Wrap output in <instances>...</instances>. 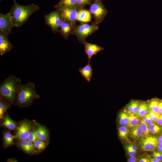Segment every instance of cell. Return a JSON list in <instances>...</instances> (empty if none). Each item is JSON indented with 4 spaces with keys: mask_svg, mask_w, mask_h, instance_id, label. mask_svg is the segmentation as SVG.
<instances>
[{
    "mask_svg": "<svg viewBox=\"0 0 162 162\" xmlns=\"http://www.w3.org/2000/svg\"><path fill=\"white\" fill-rule=\"evenodd\" d=\"M39 10L37 5H22L15 1L8 13L14 27L19 28L26 23L32 14Z\"/></svg>",
    "mask_w": 162,
    "mask_h": 162,
    "instance_id": "1",
    "label": "cell"
},
{
    "mask_svg": "<svg viewBox=\"0 0 162 162\" xmlns=\"http://www.w3.org/2000/svg\"><path fill=\"white\" fill-rule=\"evenodd\" d=\"M21 82V80L19 78L13 75L9 76L0 84V97L10 104L14 105Z\"/></svg>",
    "mask_w": 162,
    "mask_h": 162,
    "instance_id": "2",
    "label": "cell"
},
{
    "mask_svg": "<svg viewBox=\"0 0 162 162\" xmlns=\"http://www.w3.org/2000/svg\"><path fill=\"white\" fill-rule=\"evenodd\" d=\"M40 96L36 92L35 85L29 82L20 85L17 92L16 101L14 105L19 107H26L31 105L35 99Z\"/></svg>",
    "mask_w": 162,
    "mask_h": 162,
    "instance_id": "3",
    "label": "cell"
},
{
    "mask_svg": "<svg viewBox=\"0 0 162 162\" xmlns=\"http://www.w3.org/2000/svg\"><path fill=\"white\" fill-rule=\"evenodd\" d=\"M98 29V26L95 23L92 24L82 23L74 28L73 33L77 37L79 41L83 44L87 37Z\"/></svg>",
    "mask_w": 162,
    "mask_h": 162,
    "instance_id": "4",
    "label": "cell"
},
{
    "mask_svg": "<svg viewBox=\"0 0 162 162\" xmlns=\"http://www.w3.org/2000/svg\"><path fill=\"white\" fill-rule=\"evenodd\" d=\"M90 11L93 15L95 23L97 25L103 20L108 13L101 0H94L93 2L91 5Z\"/></svg>",
    "mask_w": 162,
    "mask_h": 162,
    "instance_id": "5",
    "label": "cell"
},
{
    "mask_svg": "<svg viewBox=\"0 0 162 162\" xmlns=\"http://www.w3.org/2000/svg\"><path fill=\"white\" fill-rule=\"evenodd\" d=\"M77 6L73 7H56L60 14L63 21H67L75 28L78 17V9Z\"/></svg>",
    "mask_w": 162,
    "mask_h": 162,
    "instance_id": "6",
    "label": "cell"
},
{
    "mask_svg": "<svg viewBox=\"0 0 162 162\" xmlns=\"http://www.w3.org/2000/svg\"><path fill=\"white\" fill-rule=\"evenodd\" d=\"M44 18L45 23L50 28L53 33L58 31L63 22L60 14L57 10L44 15Z\"/></svg>",
    "mask_w": 162,
    "mask_h": 162,
    "instance_id": "7",
    "label": "cell"
},
{
    "mask_svg": "<svg viewBox=\"0 0 162 162\" xmlns=\"http://www.w3.org/2000/svg\"><path fill=\"white\" fill-rule=\"evenodd\" d=\"M32 127L30 121L24 120L21 122L16 128L15 138L20 141L27 140L32 130Z\"/></svg>",
    "mask_w": 162,
    "mask_h": 162,
    "instance_id": "8",
    "label": "cell"
},
{
    "mask_svg": "<svg viewBox=\"0 0 162 162\" xmlns=\"http://www.w3.org/2000/svg\"><path fill=\"white\" fill-rule=\"evenodd\" d=\"M158 138L154 136H146L141 138L139 144L141 148L146 151L154 150L157 147Z\"/></svg>",
    "mask_w": 162,
    "mask_h": 162,
    "instance_id": "9",
    "label": "cell"
},
{
    "mask_svg": "<svg viewBox=\"0 0 162 162\" xmlns=\"http://www.w3.org/2000/svg\"><path fill=\"white\" fill-rule=\"evenodd\" d=\"M14 27L9 13L0 14V31L9 35Z\"/></svg>",
    "mask_w": 162,
    "mask_h": 162,
    "instance_id": "10",
    "label": "cell"
},
{
    "mask_svg": "<svg viewBox=\"0 0 162 162\" xmlns=\"http://www.w3.org/2000/svg\"><path fill=\"white\" fill-rule=\"evenodd\" d=\"M8 35L0 31V55L2 56L14 48V46L10 42Z\"/></svg>",
    "mask_w": 162,
    "mask_h": 162,
    "instance_id": "11",
    "label": "cell"
},
{
    "mask_svg": "<svg viewBox=\"0 0 162 162\" xmlns=\"http://www.w3.org/2000/svg\"><path fill=\"white\" fill-rule=\"evenodd\" d=\"M84 46L85 51L88 59L91 61L92 57L99 52L103 50L104 48L96 44L88 43L86 41L83 43Z\"/></svg>",
    "mask_w": 162,
    "mask_h": 162,
    "instance_id": "12",
    "label": "cell"
},
{
    "mask_svg": "<svg viewBox=\"0 0 162 162\" xmlns=\"http://www.w3.org/2000/svg\"><path fill=\"white\" fill-rule=\"evenodd\" d=\"M74 27L68 22L63 21L58 30L63 38L67 40L70 35L73 33Z\"/></svg>",
    "mask_w": 162,
    "mask_h": 162,
    "instance_id": "13",
    "label": "cell"
},
{
    "mask_svg": "<svg viewBox=\"0 0 162 162\" xmlns=\"http://www.w3.org/2000/svg\"><path fill=\"white\" fill-rule=\"evenodd\" d=\"M91 61H88L87 64L83 67L79 69V72L82 77L88 82H90L92 75L93 69L90 64Z\"/></svg>",
    "mask_w": 162,
    "mask_h": 162,
    "instance_id": "14",
    "label": "cell"
},
{
    "mask_svg": "<svg viewBox=\"0 0 162 162\" xmlns=\"http://www.w3.org/2000/svg\"><path fill=\"white\" fill-rule=\"evenodd\" d=\"M19 147L21 150L28 154H33L37 153L34 144L27 140L21 141L19 144Z\"/></svg>",
    "mask_w": 162,
    "mask_h": 162,
    "instance_id": "15",
    "label": "cell"
},
{
    "mask_svg": "<svg viewBox=\"0 0 162 162\" xmlns=\"http://www.w3.org/2000/svg\"><path fill=\"white\" fill-rule=\"evenodd\" d=\"M36 132L38 139L44 141L48 139L49 133L44 126L38 124L36 128Z\"/></svg>",
    "mask_w": 162,
    "mask_h": 162,
    "instance_id": "16",
    "label": "cell"
},
{
    "mask_svg": "<svg viewBox=\"0 0 162 162\" xmlns=\"http://www.w3.org/2000/svg\"><path fill=\"white\" fill-rule=\"evenodd\" d=\"M91 19V13L90 11L84 9L79 10L77 20L82 22H90Z\"/></svg>",
    "mask_w": 162,
    "mask_h": 162,
    "instance_id": "17",
    "label": "cell"
},
{
    "mask_svg": "<svg viewBox=\"0 0 162 162\" xmlns=\"http://www.w3.org/2000/svg\"><path fill=\"white\" fill-rule=\"evenodd\" d=\"M3 118L4 120L1 124L2 126L11 130H13L16 128L17 125L16 122L7 114L4 116Z\"/></svg>",
    "mask_w": 162,
    "mask_h": 162,
    "instance_id": "18",
    "label": "cell"
},
{
    "mask_svg": "<svg viewBox=\"0 0 162 162\" xmlns=\"http://www.w3.org/2000/svg\"><path fill=\"white\" fill-rule=\"evenodd\" d=\"M15 136L13 135L9 131H6L3 135V140L4 146L6 148L14 145V139Z\"/></svg>",
    "mask_w": 162,
    "mask_h": 162,
    "instance_id": "19",
    "label": "cell"
},
{
    "mask_svg": "<svg viewBox=\"0 0 162 162\" xmlns=\"http://www.w3.org/2000/svg\"><path fill=\"white\" fill-rule=\"evenodd\" d=\"M131 128L130 135L131 137L134 139H138L142 135V127L140 124H138Z\"/></svg>",
    "mask_w": 162,
    "mask_h": 162,
    "instance_id": "20",
    "label": "cell"
},
{
    "mask_svg": "<svg viewBox=\"0 0 162 162\" xmlns=\"http://www.w3.org/2000/svg\"><path fill=\"white\" fill-rule=\"evenodd\" d=\"M159 100L157 98L152 99L149 100L147 104L149 110L158 114H160L159 106Z\"/></svg>",
    "mask_w": 162,
    "mask_h": 162,
    "instance_id": "21",
    "label": "cell"
},
{
    "mask_svg": "<svg viewBox=\"0 0 162 162\" xmlns=\"http://www.w3.org/2000/svg\"><path fill=\"white\" fill-rule=\"evenodd\" d=\"M10 104L8 101L0 97V118H3L4 115L8 109L10 107Z\"/></svg>",
    "mask_w": 162,
    "mask_h": 162,
    "instance_id": "22",
    "label": "cell"
},
{
    "mask_svg": "<svg viewBox=\"0 0 162 162\" xmlns=\"http://www.w3.org/2000/svg\"><path fill=\"white\" fill-rule=\"evenodd\" d=\"M76 6H78L77 0H60L55 7H73Z\"/></svg>",
    "mask_w": 162,
    "mask_h": 162,
    "instance_id": "23",
    "label": "cell"
},
{
    "mask_svg": "<svg viewBox=\"0 0 162 162\" xmlns=\"http://www.w3.org/2000/svg\"><path fill=\"white\" fill-rule=\"evenodd\" d=\"M148 110L147 104L143 103L140 104L138 112L135 114L136 116L138 117H143L147 114Z\"/></svg>",
    "mask_w": 162,
    "mask_h": 162,
    "instance_id": "24",
    "label": "cell"
},
{
    "mask_svg": "<svg viewBox=\"0 0 162 162\" xmlns=\"http://www.w3.org/2000/svg\"><path fill=\"white\" fill-rule=\"evenodd\" d=\"M129 121V116L123 111L120 112L118 114V121L120 125H127Z\"/></svg>",
    "mask_w": 162,
    "mask_h": 162,
    "instance_id": "25",
    "label": "cell"
},
{
    "mask_svg": "<svg viewBox=\"0 0 162 162\" xmlns=\"http://www.w3.org/2000/svg\"><path fill=\"white\" fill-rule=\"evenodd\" d=\"M129 133L128 127L122 126L118 129V134L119 138L122 140H127V137Z\"/></svg>",
    "mask_w": 162,
    "mask_h": 162,
    "instance_id": "26",
    "label": "cell"
},
{
    "mask_svg": "<svg viewBox=\"0 0 162 162\" xmlns=\"http://www.w3.org/2000/svg\"><path fill=\"white\" fill-rule=\"evenodd\" d=\"M34 143L35 148L39 151L44 150L46 147V144L41 140L38 139Z\"/></svg>",
    "mask_w": 162,
    "mask_h": 162,
    "instance_id": "27",
    "label": "cell"
},
{
    "mask_svg": "<svg viewBox=\"0 0 162 162\" xmlns=\"http://www.w3.org/2000/svg\"><path fill=\"white\" fill-rule=\"evenodd\" d=\"M148 127L150 132L152 134L158 133L161 130V128L160 127L155 124H150Z\"/></svg>",
    "mask_w": 162,
    "mask_h": 162,
    "instance_id": "28",
    "label": "cell"
},
{
    "mask_svg": "<svg viewBox=\"0 0 162 162\" xmlns=\"http://www.w3.org/2000/svg\"><path fill=\"white\" fill-rule=\"evenodd\" d=\"M38 138L36 134V128H34L32 129L27 140L30 142H34Z\"/></svg>",
    "mask_w": 162,
    "mask_h": 162,
    "instance_id": "29",
    "label": "cell"
},
{
    "mask_svg": "<svg viewBox=\"0 0 162 162\" xmlns=\"http://www.w3.org/2000/svg\"><path fill=\"white\" fill-rule=\"evenodd\" d=\"M136 116H129V121L127 126L130 128L139 124V119Z\"/></svg>",
    "mask_w": 162,
    "mask_h": 162,
    "instance_id": "30",
    "label": "cell"
},
{
    "mask_svg": "<svg viewBox=\"0 0 162 162\" xmlns=\"http://www.w3.org/2000/svg\"><path fill=\"white\" fill-rule=\"evenodd\" d=\"M140 123L142 127V134L143 136H148L150 132L148 125L143 120H140Z\"/></svg>",
    "mask_w": 162,
    "mask_h": 162,
    "instance_id": "31",
    "label": "cell"
},
{
    "mask_svg": "<svg viewBox=\"0 0 162 162\" xmlns=\"http://www.w3.org/2000/svg\"><path fill=\"white\" fill-rule=\"evenodd\" d=\"M132 101L133 103L132 113L136 114L138 112L140 104L136 100H132Z\"/></svg>",
    "mask_w": 162,
    "mask_h": 162,
    "instance_id": "32",
    "label": "cell"
},
{
    "mask_svg": "<svg viewBox=\"0 0 162 162\" xmlns=\"http://www.w3.org/2000/svg\"><path fill=\"white\" fill-rule=\"evenodd\" d=\"M92 0H77V6L80 7L90 3Z\"/></svg>",
    "mask_w": 162,
    "mask_h": 162,
    "instance_id": "33",
    "label": "cell"
},
{
    "mask_svg": "<svg viewBox=\"0 0 162 162\" xmlns=\"http://www.w3.org/2000/svg\"><path fill=\"white\" fill-rule=\"evenodd\" d=\"M148 112L153 121L156 122L160 114H156L149 110Z\"/></svg>",
    "mask_w": 162,
    "mask_h": 162,
    "instance_id": "34",
    "label": "cell"
},
{
    "mask_svg": "<svg viewBox=\"0 0 162 162\" xmlns=\"http://www.w3.org/2000/svg\"><path fill=\"white\" fill-rule=\"evenodd\" d=\"M143 117V121L147 124L152 123L153 121L151 118L150 115L148 114H146Z\"/></svg>",
    "mask_w": 162,
    "mask_h": 162,
    "instance_id": "35",
    "label": "cell"
},
{
    "mask_svg": "<svg viewBox=\"0 0 162 162\" xmlns=\"http://www.w3.org/2000/svg\"><path fill=\"white\" fill-rule=\"evenodd\" d=\"M126 149L127 152L128 154L130 157L135 156L136 155V152L133 150L129 146V145L126 146Z\"/></svg>",
    "mask_w": 162,
    "mask_h": 162,
    "instance_id": "36",
    "label": "cell"
},
{
    "mask_svg": "<svg viewBox=\"0 0 162 162\" xmlns=\"http://www.w3.org/2000/svg\"><path fill=\"white\" fill-rule=\"evenodd\" d=\"M152 156L160 161H162V152H154L152 154Z\"/></svg>",
    "mask_w": 162,
    "mask_h": 162,
    "instance_id": "37",
    "label": "cell"
},
{
    "mask_svg": "<svg viewBox=\"0 0 162 162\" xmlns=\"http://www.w3.org/2000/svg\"><path fill=\"white\" fill-rule=\"evenodd\" d=\"M127 111L129 113H132L133 103L132 101L130 102L127 106Z\"/></svg>",
    "mask_w": 162,
    "mask_h": 162,
    "instance_id": "38",
    "label": "cell"
},
{
    "mask_svg": "<svg viewBox=\"0 0 162 162\" xmlns=\"http://www.w3.org/2000/svg\"><path fill=\"white\" fill-rule=\"evenodd\" d=\"M158 124L162 125V114H160L156 121Z\"/></svg>",
    "mask_w": 162,
    "mask_h": 162,
    "instance_id": "39",
    "label": "cell"
},
{
    "mask_svg": "<svg viewBox=\"0 0 162 162\" xmlns=\"http://www.w3.org/2000/svg\"><path fill=\"white\" fill-rule=\"evenodd\" d=\"M136 160V158L135 156L130 157V158H129L128 161V162H135Z\"/></svg>",
    "mask_w": 162,
    "mask_h": 162,
    "instance_id": "40",
    "label": "cell"
},
{
    "mask_svg": "<svg viewBox=\"0 0 162 162\" xmlns=\"http://www.w3.org/2000/svg\"><path fill=\"white\" fill-rule=\"evenodd\" d=\"M159 106L160 113V114H162V100H159Z\"/></svg>",
    "mask_w": 162,
    "mask_h": 162,
    "instance_id": "41",
    "label": "cell"
},
{
    "mask_svg": "<svg viewBox=\"0 0 162 162\" xmlns=\"http://www.w3.org/2000/svg\"><path fill=\"white\" fill-rule=\"evenodd\" d=\"M140 162H149V160L146 158H141L139 160Z\"/></svg>",
    "mask_w": 162,
    "mask_h": 162,
    "instance_id": "42",
    "label": "cell"
},
{
    "mask_svg": "<svg viewBox=\"0 0 162 162\" xmlns=\"http://www.w3.org/2000/svg\"><path fill=\"white\" fill-rule=\"evenodd\" d=\"M129 146L133 150L136 152L137 148L136 146L133 145H129Z\"/></svg>",
    "mask_w": 162,
    "mask_h": 162,
    "instance_id": "43",
    "label": "cell"
},
{
    "mask_svg": "<svg viewBox=\"0 0 162 162\" xmlns=\"http://www.w3.org/2000/svg\"><path fill=\"white\" fill-rule=\"evenodd\" d=\"M160 160L158 159H157L154 158L151 159L149 160V162H161Z\"/></svg>",
    "mask_w": 162,
    "mask_h": 162,
    "instance_id": "44",
    "label": "cell"
},
{
    "mask_svg": "<svg viewBox=\"0 0 162 162\" xmlns=\"http://www.w3.org/2000/svg\"><path fill=\"white\" fill-rule=\"evenodd\" d=\"M158 150L161 152H162V144H159L158 145Z\"/></svg>",
    "mask_w": 162,
    "mask_h": 162,
    "instance_id": "45",
    "label": "cell"
},
{
    "mask_svg": "<svg viewBox=\"0 0 162 162\" xmlns=\"http://www.w3.org/2000/svg\"><path fill=\"white\" fill-rule=\"evenodd\" d=\"M8 162H18L16 160L14 159H10L8 160Z\"/></svg>",
    "mask_w": 162,
    "mask_h": 162,
    "instance_id": "46",
    "label": "cell"
},
{
    "mask_svg": "<svg viewBox=\"0 0 162 162\" xmlns=\"http://www.w3.org/2000/svg\"><path fill=\"white\" fill-rule=\"evenodd\" d=\"M158 139L162 140V136H161L159 137Z\"/></svg>",
    "mask_w": 162,
    "mask_h": 162,
    "instance_id": "47",
    "label": "cell"
},
{
    "mask_svg": "<svg viewBox=\"0 0 162 162\" xmlns=\"http://www.w3.org/2000/svg\"><path fill=\"white\" fill-rule=\"evenodd\" d=\"M14 0V1H16V0Z\"/></svg>",
    "mask_w": 162,
    "mask_h": 162,
    "instance_id": "48",
    "label": "cell"
},
{
    "mask_svg": "<svg viewBox=\"0 0 162 162\" xmlns=\"http://www.w3.org/2000/svg\"><path fill=\"white\" fill-rule=\"evenodd\" d=\"M2 1V0H0V1Z\"/></svg>",
    "mask_w": 162,
    "mask_h": 162,
    "instance_id": "49",
    "label": "cell"
}]
</instances>
